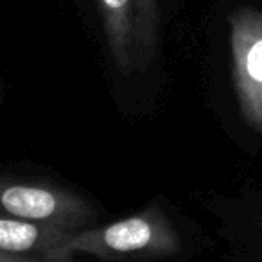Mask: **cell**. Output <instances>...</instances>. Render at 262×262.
I'll list each match as a JSON object with an SVG mask.
<instances>
[{
	"label": "cell",
	"instance_id": "6da1fadb",
	"mask_svg": "<svg viewBox=\"0 0 262 262\" xmlns=\"http://www.w3.org/2000/svg\"><path fill=\"white\" fill-rule=\"evenodd\" d=\"M182 241L174 225L160 205L120 221L97 228H84L69 233L59 248V258L90 255L102 260H149L178 253Z\"/></svg>",
	"mask_w": 262,
	"mask_h": 262
},
{
	"label": "cell",
	"instance_id": "7a4b0ae2",
	"mask_svg": "<svg viewBox=\"0 0 262 262\" xmlns=\"http://www.w3.org/2000/svg\"><path fill=\"white\" fill-rule=\"evenodd\" d=\"M104 38L120 74H144L158 54L162 16L157 0H99Z\"/></svg>",
	"mask_w": 262,
	"mask_h": 262
},
{
	"label": "cell",
	"instance_id": "3957f363",
	"mask_svg": "<svg viewBox=\"0 0 262 262\" xmlns=\"http://www.w3.org/2000/svg\"><path fill=\"white\" fill-rule=\"evenodd\" d=\"M0 215L67 232L92 228L97 219L90 201L74 190L18 176H0Z\"/></svg>",
	"mask_w": 262,
	"mask_h": 262
},
{
	"label": "cell",
	"instance_id": "277c9868",
	"mask_svg": "<svg viewBox=\"0 0 262 262\" xmlns=\"http://www.w3.org/2000/svg\"><path fill=\"white\" fill-rule=\"evenodd\" d=\"M233 84L244 120L262 133V11L239 8L230 16Z\"/></svg>",
	"mask_w": 262,
	"mask_h": 262
},
{
	"label": "cell",
	"instance_id": "5b68a950",
	"mask_svg": "<svg viewBox=\"0 0 262 262\" xmlns=\"http://www.w3.org/2000/svg\"><path fill=\"white\" fill-rule=\"evenodd\" d=\"M69 233L72 232L0 215V251L2 253L63 260L59 258V248L65 243Z\"/></svg>",
	"mask_w": 262,
	"mask_h": 262
},
{
	"label": "cell",
	"instance_id": "8992f818",
	"mask_svg": "<svg viewBox=\"0 0 262 262\" xmlns=\"http://www.w3.org/2000/svg\"><path fill=\"white\" fill-rule=\"evenodd\" d=\"M0 262H76V258L70 260H54V258L45 257H24V255H9L0 251Z\"/></svg>",
	"mask_w": 262,
	"mask_h": 262
}]
</instances>
